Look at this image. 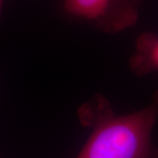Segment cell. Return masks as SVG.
Segmentation results:
<instances>
[{
	"label": "cell",
	"mask_w": 158,
	"mask_h": 158,
	"mask_svg": "<svg viewBox=\"0 0 158 158\" xmlns=\"http://www.w3.org/2000/svg\"><path fill=\"white\" fill-rule=\"evenodd\" d=\"M77 117L91 133L77 158H158L151 140L158 90L147 106L128 114H118L106 97L96 94L80 106Z\"/></svg>",
	"instance_id": "obj_1"
},
{
	"label": "cell",
	"mask_w": 158,
	"mask_h": 158,
	"mask_svg": "<svg viewBox=\"0 0 158 158\" xmlns=\"http://www.w3.org/2000/svg\"><path fill=\"white\" fill-rule=\"evenodd\" d=\"M146 0H63L62 9L69 17L89 24L106 34H118L139 19Z\"/></svg>",
	"instance_id": "obj_2"
},
{
	"label": "cell",
	"mask_w": 158,
	"mask_h": 158,
	"mask_svg": "<svg viewBox=\"0 0 158 158\" xmlns=\"http://www.w3.org/2000/svg\"><path fill=\"white\" fill-rule=\"evenodd\" d=\"M131 71L138 77L158 72V34L144 32L136 39L135 52L129 59Z\"/></svg>",
	"instance_id": "obj_3"
},
{
	"label": "cell",
	"mask_w": 158,
	"mask_h": 158,
	"mask_svg": "<svg viewBox=\"0 0 158 158\" xmlns=\"http://www.w3.org/2000/svg\"><path fill=\"white\" fill-rule=\"evenodd\" d=\"M4 2H5V0H0V21H1V17H2V11H3Z\"/></svg>",
	"instance_id": "obj_4"
}]
</instances>
